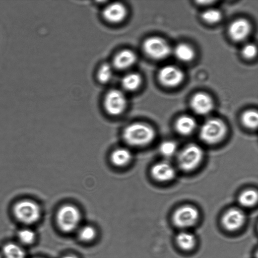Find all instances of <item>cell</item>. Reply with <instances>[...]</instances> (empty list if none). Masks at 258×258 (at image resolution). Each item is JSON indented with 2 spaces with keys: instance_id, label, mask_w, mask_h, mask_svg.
Masks as SVG:
<instances>
[{
  "instance_id": "cell-27",
  "label": "cell",
  "mask_w": 258,
  "mask_h": 258,
  "mask_svg": "<svg viewBox=\"0 0 258 258\" xmlns=\"http://www.w3.org/2000/svg\"><path fill=\"white\" fill-rule=\"evenodd\" d=\"M112 76V69L108 63L103 64L98 73V78L100 81L105 83L109 81Z\"/></svg>"
},
{
  "instance_id": "cell-9",
  "label": "cell",
  "mask_w": 258,
  "mask_h": 258,
  "mask_svg": "<svg viewBox=\"0 0 258 258\" xmlns=\"http://www.w3.org/2000/svg\"><path fill=\"white\" fill-rule=\"evenodd\" d=\"M184 78V75L179 68L174 66H166L159 72L158 79L163 85L173 87L180 84Z\"/></svg>"
},
{
  "instance_id": "cell-2",
  "label": "cell",
  "mask_w": 258,
  "mask_h": 258,
  "mask_svg": "<svg viewBox=\"0 0 258 258\" xmlns=\"http://www.w3.org/2000/svg\"><path fill=\"white\" fill-rule=\"evenodd\" d=\"M13 213L17 220L24 224L30 225L40 218L41 210L39 205L30 199L18 201L13 206Z\"/></svg>"
},
{
  "instance_id": "cell-13",
  "label": "cell",
  "mask_w": 258,
  "mask_h": 258,
  "mask_svg": "<svg viewBox=\"0 0 258 258\" xmlns=\"http://www.w3.org/2000/svg\"><path fill=\"white\" fill-rule=\"evenodd\" d=\"M250 27L247 21L239 19L233 21L229 26L228 33L234 41H239L244 39L249 34Z\"/></svg>"
},
{
  "instance_id": "cell-5",
  "label": "cell",
  "mask_w": 258,
  "mask_h": 258,
  "mask_svg": "<svg viewBox=\"0 0 258 258\" xmlns=\"http://www.w3.org/2000/svg\"><path fill=\"white\" fill-rule=\"evenodd\" d=\"M203 156L202 149L199 146L194 144H189L178 153V165L183 171H191L200 164Z\"/></svg>"
},
{
  "instance_id": "cell-12",
  "label": "cell",
  "mask_w": 258,
  "mask_h": 258,
  "mask_svg": "<svg viewBox=\"0 0 258 258\" xmlns=\"http://www.w3.org/2000/svg\"><path fill=\"white\" fill-rule=\"evenodd\" d=\"M190 106L196 113L200 115H205L212 110L213 103L209 95L203 93H198L192 97Z\"/></svg>"
},
{
  "instance_id": "cell-24",
  "label": "cell",
  "mask_w": 258,
  "mask_h": 258,
  "mask_svg": "<svg viewBox=\"0 0 258 258\" xmlns=\"http://www.w3.org/2000/svg\"><path fill=\"white\" fill-rule=\"evenodd\" d=\"M17 236L19 240L25 245H30L33 243L36 237L34 232L28 228L20 230L18 232Z\"/></svg>"
},
{
  "instance_id": "cell-1",
  "label": "cell",
  "mask_w": 258,
  "mask_h": 258,
  "mask_svg": "<svg viewBox=\"0 0 258 258\" xmlns=\"http://www.w3.org/2000/svg\"><path fill=\"white\" fill-rule=\"evenodd\" d=\"M153 128L143 123H134L124 129L123 137L128 144L133 146H143L150 144L155 138Z\"/></svg>"
},
{
  "instance_id": "cell-19",
  "label": "cell",
  "mask_w": 258,
  "mask_h": 258,
  "mask_svg": "<svg viewBox=\"0 0 258 258\" xmlns=\"http://www.w3.org/2000/svg\"><path fill=\"white\" fill-rule=\"evenodd\" d=\"M141 83V78L136 73H130L125 75L122 80L123 88L128 91H133L137 89Z\"/></svg>"
},
{
  "instance_id": "cell-4",
  "label": "cell",
  "mask_w": 258,
  "mask_h": 258,
  "mask_svg": "<svg viewBox=\"0 0 258 258\" xmlns=\"http://www.w3.org/2000/svg\"><path fill=\"white\" fill-rule=\"evenodd\" d=\"M79 210L71 205L62 206L57 211L56 222L60 230L70 232L76 229L81 221Z\"/></svg>"
},
{
  "instance_id": "cell-16",
  "label": "cell",
  "mask_w": 258,
  "mask_h": 258,
  "mask_svg": "<svg viewBox=\"0 0 258 258\" xmlns=\"http://www.w3.org/2000/svg\"><path fill=\"white\" fill-rule=\"evenodd\" d=\"M197 126L196 120L191 116L183 115L178 118L175 122L176 131L182 135L192 133Z\"/></svg>"
},
{
  "instance_id": "cell-21",
  "label": "cell",
  "mask_w": 258,
  "mask_h": 258,
  "mask_svg": "<svg viewBox=\"0 0 258 258\" xmlns=\"http://www.w3.org/2000/svg\"><path fill=\"white\" fill-rule=\"evenodd\" d=\"M175 56L182 61H189L194 57V51L191 47L186 44H179L174 49Z\"/></svg>"
},
{
  "instance_id": "cell-10",
  "label": "cell",
  "mask_w": 258,
  "mask_h": 258,
  "mask_svg": "<svg viewBox=\"0 0 258 258\" xmlns=\"http://www.w3.org/2000/svg\"><path fill=\"white\" fill-rule=\"evenodd\" d=\"M245 221V215L240 209L232 208L228 210L222 218L224 227L229 231H235L240 228Z\"/></svg>"
},
{
  "instance_id": "cell-28",
  "label": "cell",
  "mask_w": 258,
  "mask_h": 258,
  "mask_svg": "<svg viewBox=\"0 0 258 258\" xmlns=\"http://www.w3.org/2000/svg\"><path fill=\"white\" fill-rule=\"evenodd\" d=\"M202 17L207 23L211 24L216 23L220 20L221 14L217 10L209 9L203 13Z\"/></svg>"
},
{
  "instance_id": "cell-7",
  "label": "cell",
  "mask_w": 258,
  "mask_h": 258,
  "mask_svg": "<svg viewBox=\"0 0 258 258\" xmlns=\"http://www.w3.org/2000/svg\"><path fill=\"white\" fill-rule=\"evenodd\" d=\"M104 104L106 111L109 114L118 115L124 111L126 107V97L121 91L111 90L106 95Z\"/></svg>"
},
{
  "instance_id": "cell-31",
  "label": "cell",
  "mask_w": 258,
  "mask_h": 258,
  "mask_svg": "<svg viewBox=\"0 0 258 258\" xmlns=\"http://www.w3.org/2000/svg\"><path fill=\"white\" fill-rule=\"evenodd\" d=\"M0 258H2V256L1 254H0Z\"/></svg>"
},
{
  "instance_id": "cell-11",
  "label": "cell",
  "mask_w": 258,
  "mask_h": 258,
  "mask_svg": "<svg viewBox=\"0 0 258 258\" xmlns=\"http://www.w3.org/2000/svg\"><path fill=\"white\" fill-rule=\"evenodd\" d=\"M151 175L155 180L168 181L173 179L175 175V170L169 163L164 161L154 165L151 170Z\"/></svg>"
},
{
  "instance_id": "cell-17",
  "label": "cell",
  "mask_w": 258,
  "mask_h": 258,
  "mask_svg": "<svg viewBox=\"0 0 258 258\" xmlns=\"http://www.w3.org/2000/svg\"><path fill=\"white\" fill-rule=\"evenodd\" d=\"M132 154L128 150L119 148L113 152L111 156L112 163L117 166L127 165L131 160Z\"/></svg>"
},
{
  "instance_id": "cell-14",
  "label": "cell",
  "mask_w": 258,
  "mask_h": 258,
  "mask_svg": "<svg viewBox=\"0 0 258 258\" xmlns=\"http://www.w3.org/2000/svg\"><path fill=\"white\" fill-rule=\"evenodd\" d=\"M126 14V8L119 3L110 4L105 8L103 12L104 18L108 22L114 23L122 21Z\"/></svg>"
},
{
  "instance_id": "cell-30",
  "label": "cell",
  "mask_w": 258,
  "mask_h": 258,
  "mask_svg": "<svg viewBox=\"0 0 258 258\" xmlns=\"http://www.w3.org/2000/svg\"><path fill=\"white\" fill-rule=\"evenodd\" d=\"M62 258H78V257L73 255H67L63 256Z\"/></svg>"
},
{
  "instance_id": "cell-25",
  "label": "cell",
  "mask_w": 258,
  "mask_h": 258,
  "mask_svg": "<svg viewBox=\"0 0 258 258\" xmlns=\"http://www.w3.org/2000/svg\"><path fill=\"white\" fill-rule=\"evenodd\" d=\"M96 236L95 229L89 225L82 227L79 231L78 236L81 240L84 242L92 241Z\"/></svg>"
},
{
  "instance_id": "cell-23",
  "label": "cell",
  "mask_w": 258,
  "mask_h": 258,
  "mask_svg": "<svg viewBox=\"0 0 258 258\" xmlns=\"http://www.w3.org/2000/svg\"><path fill=\"white\" fill-rule=\"evenodd\" d=\"M242 123L249 128H255L257 126L258 114L256 111L249 110L244 112L241 117Z\"/></svg>"
},
{
  "instance_id": "cell-22",
  "label": "cell",
  "mask_w": 258,
  "mask_h": 258,
  "mask_svg": "<svg viewBox=\"0 0 258 258\" xmlns=\"http://www.w3.org/2000/svg\"><path fill=\"white\" fill-rule=\"evenodd\" d=\"M257 201V193L253 189L242 192L238 198L239 203L244 207H249L254 205Z\"/></svg>"
},
{
  "instance_id": "cell-6",
  "label": "cell",
  "mask_w": 258,
  "mask_h": 258,
  "mask_svg": "<svg viewBox=\"0 0 258 258\" xmlns=\"http://www.w3.org/2000/svg\"><path fill=\"white\" fill-rule=\"evenodd\" d=\"M143 49L149 57L156 59L165 58L171 53V48L168 43L157 37L147 39L144 42Z\"/></svg>"
},
{
  "instance_id": "cell-26",
  "label": "cell",
  "mask_w": 258,
  "mask_h": 258,
  "mask_svg": "<svg viewBox=\"0 0 258 258\" xmlns=\"http://www.w3.org/2000/svg\"><path fill=\"white\" fill-rule=\"evenodd\" d=\"M159 149L161 153L164 156L171 157L176 153L177 146L174 142L166 141L161 143Z\"/></svg>"
},
{
  "instance_id": "cell-15",
  "label": "cell",
  "mask_w": 258,
  "mask_h": 258,
  "mask_svg": "<svg viewBox=\"0 0 258 258\" xmlns=\"http://www.w3.org/2000/svg\"><path fill=\"white\" fill-rule=\"evenodd\" d=\"M136 60L135 53L131 50L125 49L119 51L115 56L113 64L118 69H125L132 66Z\"/></svg>"
},
{
  "instance_id": "cell-3",
  "label": "cell",
  "mask_w": 258,
  "mask_h": 258,
  "mask_svg": "<svg viewBox=\"0 0 258 258\" xmlns=\"http://www.w3.org/2000/svg\"><path fill=\"white\" fill-rule=\"evenodd\" d=\"M226 131V125L222 120L218 118H211L206 120L201 126L199 136L205 143L213 144L222 140Z\"/></svg>"
},
{
  "instance_id": "cell-8",
  "label": "cell",
  "mask_w": 258,
  "mask_h": 258,
  "mask_svg": "<svg viewBox=\"0 0 258 258\" xmlns=\"http://www.w3.org/2000/svg\"><path fill=\"white\" fill-rule=\"evenodd\" d=\"M199 217L198 211L191 206H184L177 209L173 216L174 224L180 228H186L194 225Z\"/></svg>"
},
{
  "instance_id": "cell-20",
  "label": "cell",
  "mask_w": 258,
  "mask_h": 258,
  "mask_svg": "<svg viewBox=\"0 0 258 258\" xmlns=\"http://www.w3.org/2000/svg\"><path fill=\"white\" fill-rule=\"evenodd\" d=\"M176 240L178 245L181 249L186 250L191 249L196 243L194 235L187 232H181L178 234Z\"/></svg>"
},
{
  "instance_id": "cell-29",
  "label": "cell",
  "mask_w": 258,
  "mask_h": 258,
  "mask_svg": "<svg viewBox=\"0 0 258 258\" xmlns=\"http://www.w3.org/2000/svg\"><path fill=\"white\" fill-rule=\"evenodd\" d=\"M257 52L256 46L253 44L245 45L242 49V54L246 58H252L255 56Z\"/></svg>"
},
{
  "instance_id": "cell-18",
  "label": "cell",
  "mask_w": 258,
  "mask_h": 258,
  "mask_svg": "<svg viewBox=\"0 0 258 258\" xmlns=\"http://www.w3.org/2000/svg\"><path fill=\"white\" fill-rule=\"evenodd\" d=\"M3 256L4 258H25L26 253L19 245L10 242L6 243L3 247Z\"/></svg>"
}]
</instances>
